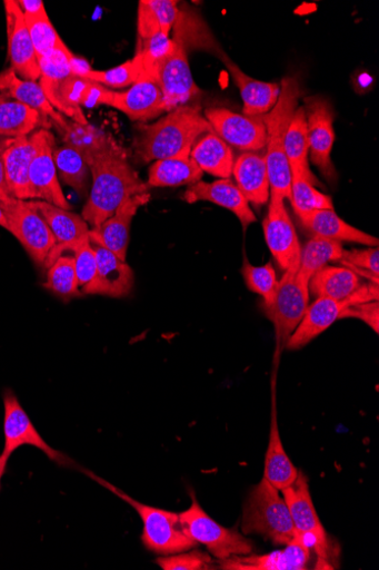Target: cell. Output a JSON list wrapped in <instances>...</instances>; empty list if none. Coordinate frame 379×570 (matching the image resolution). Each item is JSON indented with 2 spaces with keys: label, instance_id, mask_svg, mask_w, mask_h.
<instances>
[{
  "label": "cell",
  "instance_id": "1",
  "mask_svg": "<svg viewBox=\"0 0 379 570\" xmlns=\"http://www.w3.org/2000/svg\"><path fill=\"white\" fill-rule=\"evenodd\" d=\"M83 159L92 176L91 191L82 210L90 229L111 218L127 198L148 191V185L114 139Z\"/></svg>",
  "mask_w": 379,
  "mask_h": 570
},
{
  "label": "cell",
  "instance_id": "2",
  "mask_svg": "<svg viewBox=\"0 0 379 570\" xmlns=\"http://www.w3.org/2000/svg\"><path fill=\"white\" fill-rule=\"evenodd\" d=\"M199 107L182 106L154 124H140L133 148L141 164L173 158H189L196 141L208 132L211 126L201 116Z\"/></svg>",
  "mask_w": 379,
  "mask_h": 570
},
{
  "label": "cell",
  "instance_id": "3",
  "mask_svg": "<svg viewBox=\"0 0 379 570\" xmlns=\"http://www.w3.org/2000/svg\"><path fill=\"white\" fill-rule=\"evenodd\" d=\"M300 86L296 78L282 80L281 92L276 107L262 117L266 127L265 159L270 195L291 199L292 174L285 150V138L298 109Z\"/></svg>",
  "mask_w": 379,
  "mask_h": 570
},
{
  "label": "cell",
  "instance_id": "4",
  "mask_svg": "<svg viewBox=\"0 0 379 570\" xmlns=\"http://www.w3.org/2000/svg\"><path fill=\"white\" fill-rule=\"evenodd\" d=\"M280 492L265 479L251 490L242 517L246 535L258 534L276 546H288L296 539L292 518Z\"/></svg>",
  "mask_w": 379,
  "mask_h": 570
},
{
  "label": "cell",
  "instance_id": "5",
  "mask_svg": "<svg viewBox=\"0 0 379 570\" xmlns=\"http://www.w3.org/2000/svg\"><path fill=\"white\" fill-rule=\"evenodd\" d=\"M73 56L67 48L39 58V85L53 109L76 124L87 126L80 100L89 80L72 72L70 59Z\"/></svg>",
  "mask_w": 379,
  "mask_h": 570
},
{
  "label": "cell",
  "instance_id": "6",
  "mask_svg": "<svg viewBox=\"0 0 379 570\" xmlns=\"http://www.w3.org/2000/svg\"><path fill=\"white\" fill-rule=\"evenodd\" d=\"M89 476L116 493L139 513L143 523L142 542L148 550L157 554L171 556L197 547L198 543L186 533L180 513L143 504L98 476L90 473Z\"/></svg>",
  "mask_w": 379,
  "mask_h": 570
},
{
  "label": "cell",
  "instance_id": "7",
  "mask_svg": "<svg viewBox=\"0 0 379 570\" xmlns=\"http://www.w3.org/2000/svg\"><path fill=\"white\" fill-rule=\"evenodd\" d=\"M289 508L296 538L318 557L322 568L333 569L329 563V539L315 509L308 480L299 472L298 479L281 491Z\"/></svg>",
  "mask_w": 379,
  "mask_h": 570
},
{
  "label": "cell",
  "instance_id": "8",
  "mask_svg": "<svg viewBox=\"0 0 379 570\" xmlns=\"http://www.w3.org/2000/svg\"><path fill=\"white\" fill-rule=\"evenodd\" d=\"M190 508L180 513L186 533L197 543L203 544L207 550L220 560L232 556H245L252 552V543L237 530L223 528L215 522L191 495Z\"/></svg>",
  "mask_w": 379,
  "mask_h": 570
},
{
  "label": "cell",
  "instance_id": "9",
  "mask_svg": "<svg viewBox=\"0 0 379 570\" xmlns=\"http://www.w3.org/2000/svg\"><path fill=\"white\" fill-rule=\"evenodd\" d=\"M309 306V281L298 271L285 272L269 305L262 306L267 318L273 323L279 344H287L301 323Z\"/></svg>",
  "mask_w": 379,
  "mask_h": 570
},
{
  "label": "cell",
  "instance_id": "10",
  "mask_svg": "<svg viewBox=\"0 0 379 570\" xmlns=\"http://www.w3.org/2000/svg\"><path fill=\"white\" fill-rule=\"evenodd\" d=\"M9 224V232L12 233L32 261L41 268L46 263L57 239L53 237L43 218L32 209L28 200L11 198L8 202H0Z\"/></svg>",
  "mask_w": 379,
  "mask_h": 570
},
{
  "label": "cell",
  "instance_id": "11",
  "mask_svg": "<svg viewBox=\"0 0 379 570\" xmlns=\"http://www.w3.org/2000/svg\"><path fill=\"white\" fill-rule=\"evenodd\" d=\"M303 109L308 128L310 160L325 177L335 179L337 171L331 160L336 141L335 110L328 99L319 96L307 97Z\"/></svg>",
  "mask_w": 379,
  "mask_h": 570
},
{
  "label": "cell",
  "instance_id": "12",
  "mask_svg": "<svg viewBox=\"0 0 379 570\" xmlns=\"http://www.w3.org/2000/svg\"><path fill=\"white\" fill-rule=\"evenodd\" d=\"M285 200L270 195L268 214L262 223L263 234L280 268L285 272L299 271L301 246Z\"/></svg>",
  "mask_w": 379,
  "mask_h": 570
},
{
  "label": "cell",
  "instance_id": "13",
  "mask_svg": "<svg viewBox=\"0 0 379 570\" xmlns=\"http://www.w3.org/2000/svg\"><path fill=\"white\" fill-rule=\"evenodd\" d=\"M4 451L2 456L10 460L11 455L21 446H34L43 452L51 461L60 465H70L72 460L62 452L52 449L42 439L28 413L22 407L16 394L8 390L4 393Z\"/></svg>",
  "mask_w": 379,
  "mask_h": 570
},
{
  "label": "cell",
  "instance_id": "14",
  "mask_svg": "<svg viewBox=\"0 0 379 570\" xmlns=\"http://www.w3.org/2000/svg\"><path fill=\"white\" fill-rule=\"evenodd\" d=\"M151 81L164 95L168 112L188 106L200 94L189 66L187 49L180 43L172 56L157 66Z\"/></svg>",
  "mask_w": 379,
  "mask_h": 570
},
{
  "label": "cell",
  "instance_id": "15",
  "mask_svg": "<svg viewBox=\"0 0 379 570\" xmlns=\"http://www.w3.org/2000/svg\"><path fill=\"white\" fill-rule=\"evenodd\" d=\"M205 118L213 132L232 147L243 151H260L266 147L262 117H248L216 108L207 110Z\"/></svg>",
  "mask_w": 379,
  "mask_h": 570
},
{
  "label": "cell",
  "instance_id": "16",
  "mask_svg": "<svg viewBox=\"0 0 379 570\" xmlns=\"http://www.w3.org/2000/svg\"><path fill=\"white\" fill-rule=\"evenodd\" d=\"M28 204L43 218L57 239V246L50 253L44 268L48 269L56 263L64 250H73L82 240L89 238L90 227L82 216L43 200H28Z\"/></svg>",
  "mask_w": 379,
  "mask_h": 570
},
{
  "label": "cell",
  "instance_id": "17",
  "mask_svg": "<svg viewBox=\"0 0 379 570\" xmlns=\"http://www.w3.org/2000/svg\"><path fill=\"white\" fill-rule=\"evenodd\" d=\"M4 4L11 69L23 80L38 81L40 79L39 60L24 14L16 0H6Z\"/></svg>",
  "mask_w": 379,
  "mask_h": 570
},
{
  "label": "cell",
  "instance_id": "18",
  "mask_svg": "<svg viewBox=\"0 0 379 570\" xmlns=\"http://www.w3.org/2000/svg\"><path fill=\"white\" fill-rule=\"evenodd\" d=\"M56 148V137L49 131H43L40 147L31 164L29 171L31 200H43L49 204L71 210L63 189L61 187L52 151Z\"/></svg>",
  "mask_w": 379,
  "mask_h": 570
},
{
  "label": "cell",
  "instance_id": "19",
  "mask_svg": "<svg viewBox=\"0 0 379 570\" xmlns=\"http://www.w3.org/2000/svg\"><path fill=\"white\" fill-rule=\"evenodd\" d=\"M90 243L97 258V273L81 293L116 298L128 296L134 286V274L131 267L101 244L91 239Z\"/></svg>",
  "mask_w": 379,
  "mask_h": 570
},
{
  "label": "cell",
  "instance_id": "20",
  "mask_svg": "<svg viewBox=\"0 0 379 570\" xmlns=\"http://www.w3.org/2000/svg\"><path fill=\"white\" fill-rule=\"evenodd\" d=\"M149 200L148 191L127 198L111 218L90 229L89 238L112 250L121 261L127 262L132 222L140 207Z\"/></svg>",
  "mask_w": 379,
  "mask_h": 570
},
{
  "label": "cell",
  "instance_id": "21",
  "mask_svg": "<svg viewBox=\"0 0 379 570\" xmlns=\"http://www.w3.org/2000/svg\"><path fill=\"white\" fill-rule=\"evenodd\" d=\"M44 129L30 136L9 139L4 150V166L11 196L31 200L29 171L40 147Z\"/></svg>",
  "mask_w": 379,
  "mask_h": 570
},
{
  "label": "cell",
  "instance_id": "22",
  "mask_svg": "<svg viewBox=\"0 0 379 570\" xmlns=\"http://www.w3.org/2000/svg\"><path fill=\"white\" fill-rule=\"evenodd\" d=\"M183 199L189 204L209 202L222 206L238 217L245 229L257 222L250 203L231 179L193 184L184 191Z\"/></svg>",
  "mask_w": 379,
  "mask_h": 570
},
{
  "label": "cell",
  "instance_id": "23",
  "mask_svg": "<svg viewBox=\"0 0 379 570\" xmlns=\"http://www.w3.org/2000/svg\"><path fill=\"white\" fill-rule=\"evenodd\" d=\"M111 107L140 124L168 114L164 95L150 79L138 81L127 91H114Z\"/></svg>",
  "mask_w": 379,
  "mask_h": 570
},
{
  "label": "cell",
  "instance_id": "24",
  "mask_svg": "<svg viewBox=\"0 0 379 570\" xmlns=\"http://www.w3.org/2000/svg\"><path fill=\"white\" fill-rule=\"evenodd\" d=\"M311 551L297 538L286 549L262 556H232L221 560L220 567L229 570H305Z\"/></svg>",
  "mask_w": 379,
  "mask_h": 570
},
{
  "label": "cell",
  "instance_id": "25",
  "mask_svg": "<svg viewBox=\"0 0 379 570\" xmlns=\"http://www.w3.org/2000/svg\"><path fill=\"white\" fill-rule=\"evenodd\" d=\"M230 72L243 100V114L248 117H263L276 107L281 86L256 80L246 75L222 50L218 56Z\"/></svg>",
  "mask_w": 379,
  "mask_h": 570
},
{
  "label": "cell",
  "instance_id": "26",
  "mask_svg": "<svg viewBox=\"0 0 379 570\" xmlns=\"http://www.w3.org/2000/svg\"><path fill=\"white\" fill-rule=\"evenodd\" d=\"M350 305L349 299L336 301L327 297L317 298L308 306L306 314L287 342L289 350H300L328 331L337 321H340L342 311Z\"/></svg>",
  "mask_w": 379,
  "mask_h": 570
},
{
  "label": "cell",
  "instance_id": "27",
  "mask_svg": "<svg viewBox=\"0 0 379 570\" xmlns=\"http://www.w3.org/2000/svg\"><path fill=\"white\" fill-rule=\"evenodd\" d=\"M0 91L7 98H13L46 119H51L64 132L68 130L70 124L64 116L52 108L39 82L23 80L10 68L0 75Z\"/></svg>",
  "mask_w": 379,
  "mask_h": 570
},
{
  "label": "cell",
  "instance_id": "28",
  "mask_svg": "<svg viewBox=\"0 0 379 570\" xmlns=\"http://www.w3.org/2000/svg\"><path fill=\"white\" fill-rule=\"evenodd\" d=\"M232 176L249 203L266 204L270 196L265 153L243 151L235 160Z\"/></svg>",
  "mask_w": 379,
  "mask_h": 570
},
{
  "label": "cell",
  "instance_id": "29",
  "mask_svg": "<svg viewBox=\"0 0 379 570\" xmlns=\"http://www.w3.org/2000/svg\"><path fill=\"white\" fill-rule=\"evenodd\" d=\"M302 227L316 237L343 243L378 246V239L342 220L335 210H318L298 216Z\"/></svg>",
  "mask_w": 379,
  "mask_h": 570
},
{
  "label": "cell",
  "instance_id": "30",
  "mask_svg": "<svg viewBox=\"0 0 379 570\" xmlns=\"http://www.w3.org/2000/svg\"><path fill=\"white\" fill-rule=\"evenodd\" d=\"M190 158L203 173L221 179L232 177L236 160L233 150L215 132L205 134L196 141Z\"/></svg>",
  "mask_w": 379,
  "mask_h": 570
},
{
  "label": "cell",
  "instance_id": "31",
  "mask_svg": "<svg viewBox=\"0 0 379 570\" xmlns=\"http://www.w3.org/2000/svg\"><path fill=\"white\" fill-rule=\"evenodd\" d=\"M298 475L299 471L285 450L275 405L269 443L265 455L263 479L279 491H283L296 482Z\"/></svg>",
  "mask_w": 379,
  "mask_h": 570
},
{
  "label": "cell",
  "instance_id": "32",
  "mask_svg": "<svg viewBox=\"0 0 379 570\" xmlns=\"http://www.w3.org/2000/svg\"><path fill=\"white\" fill-rule=\"evenodd\" d=\"M179 17V2L176 0H141L138 9L139 40L158 33L170 37Z\"/></svg>",
  "mask_w": 379,
  "mask_h": 570
},
{
  "label": "cell",
  "instance_id": "33",
  "mask_svg": "<svg viewBox=\"0 0 379 570\" xmlns=\"http://www.w3.org/2000/svg\"><path fill=\"white\" fill-rule=\"evenodd\" d=\"M361 286L360 277L347 267H325L309 281V293L317 298L345 301Z\"/></svg>",
  "mask_w": 379,
  "mask_h": 570
},
{
  "label": "cell",
  "instance_id": "34",
  "mask_svg": "<svg viewBox=\"0 0 379 570\" xmlns=\"http://www.w3.org/2000/svg\"><path fill=\"white\" fill-rule=\"evenodd\" d=\"M285 150L290 164L291 173L302 175L313 185L319 184L309 168V139L303 108H298L293 115L286 134Z\"/></svg>",
  "mask_w": 379,
  "mask_h": 570
},
{
  "label": "cell",
  "instance_id": "35",
  "mask_svg": "<svg viewBox=\"0 0 379 570\" xmlns=\"http://www.w3.org/2000/svg\"><path fill=\"white\" fill-rule=\"evenodd\" d=\"M203 171L189 158H173L156 161L149 169L148 186L180 187L201 181Z\"/></svg>",
  "mask_w": 379,
  "mask_h": 570
},
{
  "label": "cell",
  "instance_id": "36",
  "mask_svg": "<svg viewBox=\"0 0 379 570\" xmlns=\"http://www.w3.org/2000/svg\"><path fill=\"white\" fill-rule=\"evenodd\" d=\"M48 119L17 100H0V137L14 139L30 136Z\"/></svg>",
  "mask_w": 379,
  "mask_h": 570
},
{
  "label": "cell",
  "instance_id": "37",
  "mask_svg": "<svg viewBox=\"0 0 379 570\" xmlns=\"http://www.w3.org/2000/svg\"><path fill=\"white\" fill-rule=\"evenodd\" d=\"M342 243L312 236L301 248L299 273L308 281L331 263L341 262L343 254Z\"/></svg>",
  "mask_w": 379,
  "mask_h": 570
},
{
  "label": "cell",
  "instance_id": "38",
  "mask_svg": "<svg viewBox=\"0 0 379 570\" xmlns=\"http://www.w3.org/2000/svg\"><path fill=\"white\" fill-rule=\"evenodd\" d=\"M53 163H56L60 179L77 193L86 195L89 186L90 169L82 155L70 146L53 148Z\"/></svg>",
  "mask_w": 379,
  "mask_h": 570
},
{
  "label": "cell",
  "instance_id": "39",
  "mask_svg": "<svg viewBox=\"0 0 379 570\" xmlns=\"http://www.w3.org/2000/svg\"><path fill=\"white\" fill-rule=\"evenodd\" d=\"M292 174L291 204L297 216L318 210H335L332 198L319 191L312 183L298 173Z\"/></svg>",
  "mask_w": 379,
  "mask_h": 570
},
{
  "label": "cell",
  "instance_id": "40",
  "mask_svg": "<svg viewBox=\"0 0 379 570\" xmlns=\"http://www.w3.org/2000/svg\"><path fill=\"white\" fill-rule=\"evenodd\" d=\"M83 78L97 82L108 89L131 87L142 79H147L139 51L133 59L107 71L90 70Z\"/></svg>",
  "mask_w": 379,
  "mask_h": 570
},
{
  "label": "cell",
  "instance_id": "41",
  "mask_svg": "<svg viewBox=\"0 0 379 570\" xmlns=\"http://www.w3.org/2000/svg\"><path fill=\"white\" fill-rule=\"evenodd\" d=\"M44 287L66 299L81 294L74 256L62 255L48 268Z\"/></svg>",
  "mask_w": 379,
  "mask_h": 570
},
{
  "label": "cell",
  "instance_id": "42",
  "mask_svg": "<svg viewBox=\"0 0 379 570\" xmlns=\"http://www.w3.org/2000/svg\"><path fill=\"white\" fill-rule=\"evenodd\" d=\"M242 275L247 287L262 297V306L272 303L279 286L277 272L272 264L268 263L256 267L245 257Z\"/></svg>",
  "mask_w": 379,
  "mask_h": 570
},
{
  "label": "cell",
  "instance_id": "43",
  "mask_svg": "<svg viewBox=\"0 0 379 570\" xmlns=\"http://www.w3.org/2000/svg\"><path fill=\"white\" fill-rule=\"evenodd\" d=\"M178 46V42L162 33H158L146 40H138L137 50L140 53L147 79L151 80V76L157 66L172 56Z\"/></svg>",
  "mask_w": 379,
  "mask_h": 570
},
{
  "label": "cell",
  "instance_id": "44",
  "mask_svg": "<svg viewBox=\"0 0 379 570\" xmlns=\"http://www.w3.org/2000/svg\"><path fill=\"white\" fill-rule=\"evenodd\" d=\"M24 18L38 59L51 55L52 51L68 48L48 16Z\"/></svg>",
  "mask_w": 379,
  "mask_h": 570
},
{
  "label": "cell",
  "instance_id": "45",
  "mask_svg": "<svg viewBox=\"0 0 379 570\" xmlns=\"http://www.w3.org/2000/svg\"><path fill=\"white\" fill-rule=\"evenodd\" d=\"M111 139L90 125L82 126L76 122L70 124L64 132L66 145L77 149L83 158L100 150Z\"/></svg>",
  "mask_w": 379,
  "mask_h": 570
},
{
  "label": "cell",
  "instance_id": "46",
  "mask_svg": "<svg viewBox=\"0 0 379 570\" xmlns=\"http://www.w3.org/2000/svg\"><path fill=\"white\" fill-rule=\"evenodd\" d=\"M340 263L359 277H366L375 284L379 283V250L377 246L367 249L343 250Z\"/></svg>",
  "mask_w": 379,
  "mask_h": 570
},
{
  "label": "cell",
  "instance_id": "47",
  "mask_svg": "<svg viewBox=\"0 0 379 570\" xmlns=\"http://www.w3.org/2000/svg\"><path fill=\"white\" fill-rule=\"evenodd\" d=\"M157 564L164 570H209L215 569L211 557L202 551H184L171 557L157 559Z\"/></svg>",
  "mask_w": 379,
  "mask_h": 570
},
{
  "label": "cell",
  "instance_id": "48",
  "mask_svg": "<svg viewBox=\"0 0 379 570\" xmlns=\"http://www.w3.org/2000/svg\"><path fill=\"white\" fill-rule=\"evenodd\" d=\"M73 252L78 284L82 289L92 282L97 273V258L90 238L82 240Z\"/></svg>",
  "mask_w": 379,
  "mask_h": 570
},
{
  "label": "cell",
  "instance_id": "49",
  "mask_svg": "<svg viewBox=\"0 0 379 570\" xmlns=\"http://www.w3.org/2000/svg\"><path fill=\"white\" fill-rule=\"evenodd\" d=\"M356 318L366 323L376 334L379 331V304L378 301H370L347 306L340 320Z\"/></svg>",
  "mask_w": 379,
  "mask_h": 570
},
{
  "label": "cell",
  "instance_id": "50",
  "mask_svg": "<svg viewBox=\"0 0 379 570\" xmlns=\"http://www.w3.org/2000/svg\"><path fill=\"white\" fill-rule=\"evenodd\" d=\"M113 95V90L89 80L81 96L80 107L81 109H94L100 106L111 107Z\"/></svg>",
  "mask_w": 379,
  "mask_h": 570
},
{
  "label": "cell",
  "instance_id": "51",
  "mask_svg": "<svg viewBox=\"0 0 379 570\" xmlns=\"http://www.w3.org/2000/svg\"><path fill=\"white\" fill-rule=\"evenodd\" d=\"M8 142L9 139L0 141V202H8L9 199L13 198L9 189L4 166V150Z\"/></svg>",
  "mask_w": 379,
  "mask_h": 570
},
{
  "label": "cell",
  "instance_id": "52",
  "mask_svg": "<svg viewBox=\"0 0 379 570\" xmlns=\"http://www.w3.org/2000/svg\"><path fill=\"white\" fill-rule=\"evenodd\" d=\"M24 17H43L47 16L43 2L41 0H20L18 2Z\"/></svg>",
  "mask_w": 379,
  "mask_h": 570
},
{
  "label": "cell",
  "instance_id": "53",
  "mask_svg": "<svg viewBox=\"0 0 379 570\" xmlns=\"http://www.w3.org/2000/svg\"><path fill=\"white\" fill-rule=\"evenodd\" d=\"M8 460H6L2 454H0V487H2V479L7 472Z\"/></svg>",
  "mask_w": 379,
  "mask_h": 570
},
{
  "label": "cell",
  "instance_id": "54",
  "mask_svg": "<svg viewBox=\"0 0 379 570\" xmlns=\"http://www.w3.org/2000/svg\"><path fill=\"white\" fill-rule=\"evenodd\" d=\"M0 227H3L7 230H9V224L4 215V212L2 210V207H0Z\"/></svg>",
  "mask_w": 379,
  "mask_h": 570
},
{
  "label": "cell",
  "instance_id": "55",
  "mask_svg": "<svg viewBox=\"0 0 379 570\" xmlns=\"http://www.w3.org/2000/svg\"><path fill=\"white\" fill-rule=\"evenodd\" d=\"M6 98H7V97H6L4 95L0 94V100H3V99H6Z\"/></svg>",
  "mask_w": 379,
  "mask_h": 570
}]
</instances>
